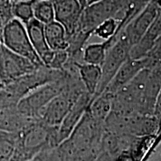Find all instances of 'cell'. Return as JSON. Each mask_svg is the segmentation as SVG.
<instances>
[{"instance_id":"cell-18","label":"cell","mask_w":161,"mask_h":161,"mask_svg":"<svg viewBox=\"0 0 161 161\" xmlns=\"http://www.w3.org/2000/svg\"><path fill=\"white\" fill-rule=\"evenodd\" d=\"M119 22L114 18H110L104 20L94 30L92 35L97 36L104 40H109L115 35L117 31Z\"/></svg>"},{"instance_id":"cell-23","label":"cell","mask_w":161,"mask_h":161,"mask_svg":"<svg viewBox=\"0 0 161 161\" xmlns=\"http://www.w3.org/2000/svg\"><path fill=\"white\" fill-rule=\"evenodd\" d=\"M97 1H99V0H87V1H86V5H90V4H92L93 3H96V2Z\"/></svg>"},{"instance_id":"cell-8","label":"cell","mask_w":161,"mask_h":161,"mask_svg":"<svg viewBox=\"0 0 161 161\" xmlns=\"http://www.w3.org/2000/svg\"><path fill=\"white\" fill-rule=\"evenodd\" d=\"M92 96L85 92L76 100L57 129V142L61 143L69 136L81 119L91 102Z\"/></svg>"},{"instance_id":"cell-3","label":"cell","mask_w":161,"mask_h":161,"mask_svg":"<svg viewBox=\"0 0 161 161\" xmlns=\"http://www.w3.org/2000/svg\"><path fill=\"white\" fill-rule=\"evenodd\" d=\"M130 48L131 46L121 34H119L114 38V43H112L107 49L104 62L101 66V80L98 89L95 95L92 96V99L104 92L121 66L129 58Z\"/></svg>"},{"instance_id":"cell-16","label":"cell","mask_w":161,"mask_h":161,"mask_svg":"<svg viewBox=\"0 0 161 161\" xmlns=\"http://www.w3.org/2000/svg\"><path fill=\"white\" fill-rule=\"evenodd\" d=\"M34 18L46 25L55 20V11L51 0H34Z\"/></svg>"},{"instance_id":"cell-9","label":"cell","mask_w":161,"mask_h":161,"mask_svg":"<svg viewBox=\"0 0 161 161\" xmlns=\"http://www.w3.org/2000/svg\"><path fill=\"white\" fill-rule=\"evenodd\" d=\"M144 69H146V67L142 58L135 60L129 58L121 66L103 92H108L114 95L116 92L131 81L139 72Z\"/></svg>"},{"instance_id":"cell-21","label":"cell","mask_w":161,"mask_h":161,"mask_svg":"<svg viewBox=\"0 0 161 161\" xmlns=\"http://www.w3.org/2000/svg\"><path fill=\"white\" fill-rule=\"evenodd\" d=\"M4 26H5V23H4V22H3V19H2L1 16H0V42H1V43H2V39H3Z\"/></svg>"},{"instance_id":"cell-4","label":"cell","mask_w":161,"mask_h":161,"mask_svg":"<svg viewBox=\"0 0 161 161\" xmlns=\"http://www.w3.org/2000/svg\"><path fill=\"white\" fill-rule=\"evenodd\" d=\"M2 43L7 49L27 58L37 66L43 65L31 45L25 25L19 20L13 18L5 24Z\"/></svg>"},{"instance_id":"cell-7","label":"cell","mask_w":161,"mask_h":161,"mask_svg":"<svg viewBox=\"0 0 161 161\" xmlns=\"http://www.w3.org/2000/svg\"><path fill=\"white\" fill-rule=\"evenodd\" d=\"M55 11V20L61 24L66 35L75 31L84 8L78 0H51Z\"/></svg>"},{"instance_id":"cell-17","label":"cell","mask_w":161,"mask_h":161,"mask_svg":"<svg viewBox=\"0 0 161 161\" xmlns=\"http://www.w3.org/2000/svg\"><path fill=\"white\" fill-rule=\"evenodd\" d=\"M34 0L18 2L12 4V14L15 19L19 20L24 25L34 18Z\"/></svg>"},{"instance_id":"cell-10","label":"cell","mask_w":161,"mask_h":161,"mask_svg":"<svg viewBox=\"0 0 161 161\" xmlns=\"http://www.w3.org/2000/svg\"><path fill=\"white\" fill-rule=\"evenodd\" d=\"M26 31L34 49L44 66H47L51 61L54 51L46 43L44 32L45 25L35 18L25 24Z\"/></svg>"},{"instance_id":"cell-14","label":"cell","mask_w":161,"mask_h":161,"mask_svg":"<svg viewBox=\"0 0 161 161\" xmlns=\"http://www.w3.org/2000/svg\"><path fill=\"white\" fill-rule=\"evenodd\" d=\"M112 98V94L102 92L101 95L91 100L87 111L95 119L104 123V121L111 110Z\"/></svg>"},{"instance_id":"cell-6","label":"cell","mask_w":161,"mask_h":161,"mask_svg":"<svg viewBox=\"0 0 161 161\" xmlns=\"http://www.w3.org/2000/svg\"><path fill=\"white\" fill-rule=\"evenodd\" d=\"M160 13V0H152L119 34L123 35L132 47L143 36Z\"/></svg>"},{"instance_id":"cell-26","label":"cell","mask_w":161,"mask_h":161,"mask_svg":"<svg viewBox=\"0 0 161 161\" xmlns=\"http://www.w3.org/2000/svg\"><path fill=\"white\" fill-rule=\"evenodd\" d=\"M2 45H3V43H1V42H0V48H1V46H2Z\"/></svg>"},{"instance_id":"cell-11","label":"cell","mask_w":161,"mask_h":161,"mask_svg":"<svg viewBox=\"0 0 161 161\" xmlns=\"http://www.w3.org/2000/svg\"><path fill=\"white\" fill-rule=\"evenodd\" d=\"M161 13L147 30L140 40L130 48L129 58L132 59H141L144 58L160 40Z\"/></svg>"},{"instance_id":"cell-19","label":"cell","mask_w":161,"mask_h":161,"mask_svg":"<svg viewBox=\"0 0 161 161\" xmlns=\"http://www.w3.org/2000/svg\"><path fill=\"white\" fill-rule=\"evenodd\" d=\"M69 59V54L66 50H57L54 51L51 61L48 64L47 67L52 69L61 70Z\"/></svg>"},{"instance_id":"cell-1","label":"cell","mask_w":161,"mask_h":161,"mask_svg":"<svg viewBox=\"0 0 161 161\" xmlns=\"http://www.w3.org/2000/svg\"><path fill=\"white\" fill-rule=\"evenodd\" d=\"M123 17L124 0H99L84 8L75 31L68 37L86 43L104 20L114 18L119 23Z\"/></svg>"},{"instance_id":"cell-13","label":"cell","mask_w":161,"mask_h":161,"mask_svg":"<svg viewBox=\"0 0 161 161\" xmlns=\"http://www.w3.org/2000/svg\"><path fill=\"white\" fill-rule=\"evenodd\" d=\"M45 37L49 47L53 51L66 50L68 40L66 31L63 25L54 20L44 26Z\"/></svg>"},{"instance_id":"cell-24","label":"cell","mask_w":161,"mask_h":161,"mask_svg":"<svg viewBox=\"0 0 161 161\" xmlns=\"http://www.w3.org/2000/svg\"><path fill=\"white\" fill-rule=\"evenodd\" d=\"M11 1V3L13 4V3H18V2H22V1H29V0H10Z\"/></svg>"},{"instance_id":"cell-5","label":"cell","mask_w":161,"mask_h":161,"mask_svg":"<svg viewBox=\"0 0 161 161\" xmlns=\"http://www.w3.org/2000/svg\"><path fill=\"white\" fill-rule=\"evenodd\" d=\"M40 66L7 49L3 44L0 48V79L5 86L32 73Z\"/></svg>"},{"instance_id":"cell-2","label":"cell","mask_w":161,"mask_h":161,"mask_svg":"<svg viewBox=\"0 0 161 161\" xmlns=\"http://www.w3.org/2000/svg\"><path fill=\"white\" fill-rule=\"evenodd\" d=\"M67 83L68 78L64 71V75L59 79L38 86L28 92L19 99L18 104V110L21 115L37 119L44 107L65 89Z\"/></svg>"},{"instance_id":"cell-15","label":"cell","mask_w":161,"mask_h":161,"mask_svg":"<svg viewBox=\"0 0 161 161\" xmlns=\"http://www.w3.org/2000/svg\"><path fill=\"white\" fill-rule=\"evenodd\" d=\"M108 46L107 42L101 43H92L84 46L82 53V61L84 63L101 66L103 64Z\"/></svg>"},{"instance_id":"cell-25","label":"cell","mask_w":161,"mask_h":161,"mask_svg":"<svg viewBox=\"0 0 161 161\" xmlns=\"http://www.w3.org/2000/svg\"><path fill=\"white\" fill-rule=\"evenodd\" d=\"M4 88H5V86H4V84L3 83V81L1 80V79H0V91H1L2 90H3Z\"/></svg>"},{"instance_id":"cell-22","label":"cell","mask_w":161,"mask_h":161,"mask_svg":"<svg viewBox=\"0 0 161 161\" xmlns=\"http://www.w3.org/2000/svg\"><path fill=\"white\" fill-rule=\"evenodd\" d=\"M86 1H87V0H78V2H79L80 4L83 8L86 6Z\"/></svg>"},{"instance_id":"cell-12","label":"cell","mask_w":161,"mask_h":161,"mask_svg":"<svg viewBox=\"0 0 161 161\" xmlns=\"http://www.w3.org/2000/svg\"><path fill=\"white\" fill-rule=\"evenodd\" d=\"M75 64L80 82L83 84L86 92L92 98L96 92L101 80V66L84 62H75Z\"/></svg>"},{"instance_id":"cell-20","label":"cell","mask_w":161,"mask_h":161,"mask_svg":"<svg viewBox=\"0 0 161 161\" xmlns=\"http://www.w3.org/2000/svg\"><path fill=\"white\" fill-rule=\"evenodd\" d=\"M0 16L5 25L14 18L12 14V3L10 0H0Z\"/></svg>"}]
</instances>
